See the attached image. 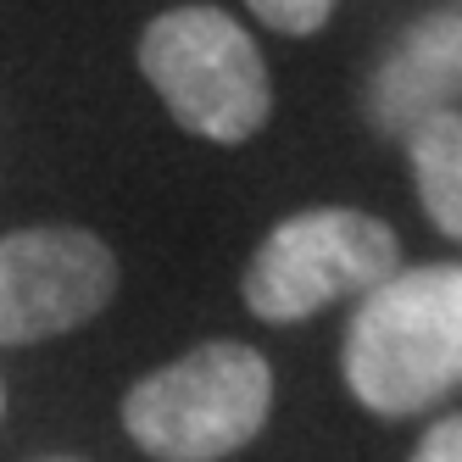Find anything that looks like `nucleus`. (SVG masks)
<instances>
[{
	"instance_id": "nucleus-1",
	"label": "nucleus",
	"mask_w": 462,
	"mask_h": 462,
	"mask_svg": "<svg viewBox=\"0 0 462 462\" xmlns=\"http://www.w3.org/2000/svg\"><path fill=\"white\" fill-rule=\"evenodd\" d=\"M340 374L374 418H418L462 390V262L395 268L356 301Z\"/></svg>"
},
{
	"instance_id": "nucleus-4",
	"label": "nucleus",
	"mask_w": 462,
	"mask_h": 462,
	"mask_svg": "<svg viewBox=\"0 0 462 462\" xmlns=\"http://www.w3.org/2000/svg\"><path fill=\"white\" fill-rule=\"evenodd\" d=\"M402 268V240L374 212L307 207L290 212L245 262L240 295L262 323H307L335 301H362Z\"/></svg>"
},
{
	"instance_id": "nucleus-11",
	"label": "nucleus",
	"mask_w": 462,
	"mask_h": 462,
	"mask_svg": "<svg viewBox=\"0 0 462 462\" xmlns=\"http://www.w3.org/2000/svg\"><path fill=\"white\" fill-rule=\"evenodd\" d=\"M0 407H6V395H0Z\"/></svg>"
},
{
	"instance_id": "nucleus-8",
	"label": "nucleus",
	"mask_w": 462,
	"mask_h": 462,
	"mask_svg": "<svg viewBox=\"0 0 462 462\" xmlns=\"http://www.w3.org/2000/svg\"><path fill=\"white\" fill-rule=\"evenodd\" d=\"M256 23H268L273 34H290V40H312L318 28L328 23L335 0H245Z\"/></svg>"
},
{
	"instance_id": "nucleus-5",
	"label": "nucleus",
	"mask_w": 462,
	"mask_h": 462,
	"mask_svg": "<svg viewBox=\"0 0 462 462\" xmlns=\"http://www.w3.org/2000/svg\"><path fill=\"white\" fill-rule=\"evenodd\" d=\"M117 256L101 235L40 223L0 235V346H40L106 312Z\"/></svg>"
},
{
	"instance_id": "nucleus-9",
	"label": "nucleus",
	"mask_w": 462,
	"mask_h": 462,
	"mask_svg": "<svg viewBox=\"0 0 462 462\" xmlns=\"http://www.w3.org/2000/svg\"><path fill=\"white\" fill-rule=\"evenodd\" d=\"M412 462H462V412H446L423 429V440L412 446Z\"/></svg>"
},
{
	"instance_id": "nucleus-6",
	"label": "nucleus",
	"mask_w": 462,
	"mask_h": 462,
	"mask_svg": "<svg viewBox=\"0 0 462 462\" xmlns=\"http://www.w3.org/2000/svg\"><path fill=\"white\" fill-rule=\"evenodd\" d=\"M462 101V0L412 17L395 45L374 61L362 89V117L384 140H407L418 123L446 117Z\"/></svg>"
},
{
	"instance_id": "nucleus-10",
	"label": "nucleus",
	"mask_w": 462,
	"mask_h": 462,
	"mask_svg": "<svg viewBox=\"0 0 462 462\" xmlns=\"http://www.w3.org/2000/svg\"><path fill=\"white\" fill-rule=\"evenodd\" d=\"M56 462H73V457H56Z\"/></svg>"
},
{
	"instance_id": "nucleus-3",
	"label": "nucleus",
	"mask_w": 462,
	"mask_h": 462,
	"mask_svg": "<svg viewBox=\"0 0 462 462\" xmlns=\"http://www.w3.org/2000/svg\"><path fill=\"white\" fill-rule=\"evenodd\" d=\"M140 73L173 123L212 145H245L273 112V79L256 40L217 6H173L145 23Z\"/></svg>"
},
{
	"instance_id": "nucleus-7",
	"label": "nucleus",
	"mask_w": 462,
	"mask_h": 462,
	"mask_svg": "<svg viewBox=\"0 0 462 462\" xmlns=\"http://www.w3.org/2000/svg\"><path fill=\"white\" fill-rule=\"evenodd\" d=\"M402 145H407L418 207L429 212V223H435L446 240L462 245V112L418 123Z\"/></svg>"
},
{
	"instance_id": "nucleus-2",
	"label": "nucleus",
	"mask_w": 462,
	"mask_h": 462,
	"mask_svg": "<svg viewBox=\"0 0 462 462\" xmlns=\"http://www.w3.org/2000/svg\"><path fill=\"white\" fill-rule=\"evenodd\" d=\"M273 412L268 356L240 340H207L123 395V429L156 462H223L245 451Z\"/></svg>"
}]
</instances>
